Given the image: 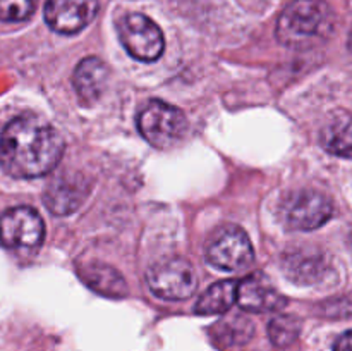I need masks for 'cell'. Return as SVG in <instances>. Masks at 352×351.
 <instances>
[{"label": "cell", "instance_id": "obj_1", "mask_svg": "<svg viewBox=\"0 0 352 351\" xmlns=\"http://www.w3.org/2000/svg\"><path fill=\"white\" fill-rule=\"evenodd\" d=\"M64 155V140L43 119L16 117L0 134V165L12 178H40L55 169Z\"/></svg>", "mask_w": 352, "mask_h": 351}, {"label": "cell", "instance_id": "obj_2", "mask_svg": "<svg viewBox=\"0 0 352 351\" xmlns=\"http://www.w3.org/2000/svg\"><path fill=\"white\" fill-rule=\"evenodd\" d=\"M336 16L325 0H294L282 10L277 38L285 47L308 48L332 33Z\"/></svg>", "mask_w": 352, "mask_h": 351}, {"label": "cell", "instance_id": "obj_3", "mask_svg": "<svg viewBox=\"0 0 352 351\" xmlns=\"http://www.w3.org/2000/svg\"><path fill=\"white\" fill-rule=\"evenodd\" d=\"M138 129L153 147L170 148L182 140L188 120L177 107L153 100L138 116Z\"/></svg>", "mask_w": 352, "mask_h": 351}, {"label": "cell", "instance_id": "obj_4", "mask_svg": "<svg viewBox=\"0 0 352 351\" xmlns=\"http://www.w3.org/2000/svg\"><path fill=\"white\" fill-rule=\"evenodd\" d=\"M206 260L222 270H243L253 264L254 251L248 234L239 226L219 227L205 246Z\"/></svg>", "mask_w": 352, "mask_h": 351}, {"label": "cell", "instance_id": "obj_5", "mask_svg": "<svg viewBox=\"0 0 352 351\" xmlns=\"http://www.w3.org/2000/svg\"><path fill=\"white\" fill-rule=\"evenodd\" d=\"M151 291L164 299H186L196 291L195 267L184 258H165L151 265L146 274Z\"/></svg>", "mask_w": 352, "mask_h": 351}, {"label": "cell", "instance_id": "obj_6", "mask_svg": "<svg viewBox=\"0 0 352 351\" xmlns=\"http://www.w3.org/2000/svg\"><path fill=\"white\" fill-rule=\"evenodd\" d=\"M332 202L323 193L301 189L287 196L282 205V219L289 229L313 231L329 222L332 217Z\"/></svg>", "mask_w": 352, "mask_h": 351}, {"label": "cell", "instance_id": "obj_7", "mask_svg": "<svg viewBox=\"0 0 352 351\" xmlns=\"http://www.w3.org/2000/svg\"><path fill=\"white\" fill-rule=\"evenodd\" d=\"M120 41L131 57L143 62L157 61L165 48L160 28L143 14H129L120 23Z\"/></svg>", "mask_w": 352, "mask_h": 351}, {"label": "cell", "instance_id": "obj_8", "mask_svg": "<svg viewBox=\"0 0 352 351\" xmlns=\"http://www.w3.org/2000/svg\"><path fill=\"white\" fill-rule=\"evenodd\" d=\"M45 236V224L31 206H14L0 215V243L7 248H36Z\"/></svg>", "mask_w": 352, "mask_h": 351}, {"label": "cell", "instance_id": "obj_9", "mask_svg": "<svg viewBox=\"0 0 352 351\" xmlns=\"http://www.w3.org/2000/svg\"><path fill=\"white\" fill-rule=\"evenodd\" d=\"M98 12V0H47L45 21L60 34H74L85 30Z\"/></svg>", "mask_w": 352, "mask_h": 351}, {"label": "cell", "instance_id": "obj_10", "mask_svg": "<svg viewBox=\"0 0 352 351\" xmlns=\"http://www.w3.org/2000/svg\"><path fill=\"white\" fill-rule=\"evenodd\" d=\"M237 303L246 312L263 313L278 312L287 305L285 296L280 295L265 274L248 275L237 286Z\"/></svg>", "mask_w": 352, "mask_h": 351}, {"label": "cell", "instance_id": "obj_11", "mask_svg": "<svg viewBox=\"0 0 352 351\" xmlns=\"http://www.w3.org/2000/svg\"><path fill=\"white\" fill-rule=\"evenodd\" d=\"M88 195L89 182L85 176L62 174L48 184L43 202L55 215H69L82 205Z\"/></svg>", "mask_w": 352, "mask_h": 351}, {"label": "cell", "instance_id": "obj_12", "mask_svg": "<svg viewBox=\"0 0 352 351\" xmlns=\"http://www.w3.org/2000/svg\"><path fill=\"white\" fill-rule=\"evenodd\" d=\"M107 76H109V71L98 57H88L79 62L74 71V78H72L79 98L85 103H93L98 100L105 89Z\"/></svg>", "mask_w": 352, "mask_h": 351}, {"label": "cell", "instance_id": "obj_13", "mask_svg": "<svg viewBox=\"0 0 352 351\" xmlns=\"http://www.w3.org/2000/svg\"><path fill=\"white\" fill-rule=\"evenodd\" d=\"M79 277L91 289L110 298H122L127 295V284L122 275L113 267L100 262L82 265L79 268Z\"/></svg>", "mask_w": 352, "mask_h": 351}, {"label": "cell", "instance_id": "obj_14", "mask_svg": "<svg viewBox=\"0 0 352 351\" xmlns=\"http://www.w3.org/2000/svg\"><path fill=\"white\" fill-rule=\"evenodd\" d=\"M237 281H220L210 286L196 303V313L199 315H217L226 313L237 301Z\"/></svg>", "mask_w": 352, "mask_h": 351}, {"label": "cell", "instance_id": "obj_15", "mask_svg": "<svg viewBox=\"0 0 352 351\" xmlns=\"http://www.w3.org/2000/svg\"><path fill=\"white\" fill-rule=\"evenodd\" d=\"M322 143L332 155L352 158V116L330 123L322 133Z\"/></svg>", "mask_w": 352, "mask_h": 351}, {"label": "cell", "instance_id": "obj_16", "mask_svg": "<svg viewBox=\"0 0 352 351\" xmlns=\"http://www.w3.org/2000/svg\"><path fill=\"white\" fill-rule=\"evenodd\" d=\"M285 274L291 275L298 282H313L318 281L320 275L323 274L322 258L306 255L299 251L298 255L285 257Z\"/></svg>", "mask_w": 352, "mask_h": 351}, {"label": "cell", "instance_id": "obj_17", "mask_svg": "<svg viewBox=\"0 0 352 351\" xmlns=\"http://www.w3.org/2000/svg\"><path fill=\"white\" fill-rule=\"evenodd\" d=\"M215 339L217 343L227 344V346H237L244 344L253 336V323L243 317H234L215 326Z\"/></svg>", "mask_w": 352, "mask_h": 351}, {"label": "cell", "instance_id": "obj_18", "mask_svg": "<svg viewBox=\"0 0 352 351\" xmlns=\"http://www.w3.org/2000/svg\"><path fill=\"white\" fill-rule=\"evenodd\" d=\"M301 334V322L294 315H277L268 323L270 341L278 348H285L294 343Z\"/></svg>", "mask_w": 352, "mask_h": 351}, {"label": "cell", "instance_id": "obj_19", "mask_svg": "<svg viewBox=\"0 0 352 351\" xmlns=\"http://www.w3.org/2000/svg\"><path fill=\"white\" fill-rule=\"evenodd\" d=\"M36 9V0H0V21L21 23L30 19Z\"/></svg>", "mask_w": 352, "mask_h": 351}, {"label": "cell", "instance_id": "obj_20", "mask_svg": "<svg viewBox=\"0 0 352 351\" xmlns=\"http://www.w3.org/2000/svg\"><path fill=\"white\" fill-rule=\"evenodd\" d=\"M333 351H352V330H347L336 341Z\"/></svg>", "mask_w": 352, "mask_h": 351}, {"label": "cell", "instance_id": "obj_21", "mask_svg": "<svg viewBox=\"0 0 352 351\" xmlns=\"http://www.w3.org/2000/svg\"><path fill=\"white\" fill-rule=\"evenodd\" d=\"M347 45H349V50L352 52V30H351V34H349V41H347Z\"/></svg>", "mask_w": 352, "mask_h": 351}, {"label": "cell", "instance_id": "obj_22", "mask_svg": "<svg viewBox=\"0 0 352 351\" xmlns=\"http://www.w3.org/2000/svg\"><path fill=\"white\" fill-rule=\"evenodd\" d=\"M351 244H352V236H351Z\"/></svg>", "mask_w": 352, "mask_h": 351}]
</instances>
